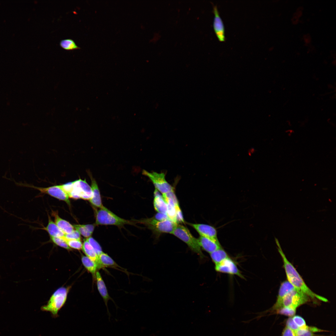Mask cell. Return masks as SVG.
I'll list each match as a JSON object with an SVG mask.
<instances>
[{
    "label": "cell",
    "mask_w": 336,
    "mask_h": 336,
    "mask_svg": "<svg viewBox=\"0 0 336 336\" xmlns=\"http://www.w3.org/2000/svg\"><path fill=\"white\" fill-rule=\"evenodd\" d=\"M286 326L293 331L294 332L299 328L293 321L292 317H289L286 321Z\"/></svg>",
    "instance_id": "obj_34"
},
{
    "label": "cell",
    "mask_w": 336,
    "mask_h": 336,
    "mask_svg": "<svg viewBox=\"0 0 336 336\" xmlns=\"http://www.w3.org/2000/svg\"><path fill=\"white\" fill-rule=\"evenodd\" d=\"M93 195L91 186L85 179H81L72 181V190L68 194L69 197L74 199L81 198L89 200L92 198Z\"/></svg>",
    "instance_id": "obj_6"
},
{
    "label": "cell",
    "mask_w": 336,
    "mask_h": 336,
    "mask_svg": "<svg viewBox=\"0 0 336 336\" xmlns=\"http://www.w3.org/2000/svg\"><path fill=\"white\" fill-rule=\"evenodd\" d=\"M214 16L213 21V28L218 40L221 42L225 41V27L223 22L218 12L217 6L213 5Z\"/></svg>",
    "instance_id": "obj_12"
},
{
    "label": "cell",
    "mask_w": 336,
    "mask_h": 336,
    "mask_svg": "<svg viewBox=\"0 0 336 336\" xmlns=\"http://www.w3.org/2000/svg\"><path fill=\"white\" fill-rule=\"evenodd\" d=\"M292 317L293 321L299 328H304L307 326L305 320L301 316L294 315Z\"/></svg>",
    "instance_id": "obj_32"
},
{
    "label": "cell",
    "mask_w": 336,
    "mask_h": 336,
    "mask_svg": "<svg viewBox=\"0 0 336 336\" xmlns=\"http://www.w3.org/2000/svg\"><path fill=\"white\" fill-rule=\"evenodd\" d=\"M310 299L306 294L295 288L284 297L282 307H288L296 310L298 306L308 302Z\"/></svg>",
    "instance_id": "obj_7"
},
{
    "label": "cell",
    "mask_w": 336,
    "mask_h": 336,
    "mask_svg": "<svg viewBox=\"0 0 336 336\" xmlns=\"http://www.w3.org/2000/svg\"><path fill=\"white\" fill-rule=\"evenodd\" d=\"M282 336H296V335L293 331L286 326L282 332Z\"/></svg>",
    "instance_id": "obj_36"
},
{
    "label": "cell",
    "mask_w": 336,
    "mask_h": 336,
    "mask_svg": "<svg viewBox=\"0 0 336 336\" xmlns=\"http://www.w3.org/2000/svg\"><path fill=\"white\" fill-rule=\"evenodd\" d=\"M134 222L144 225L155 233L172 234L178 224L170 219L158 221L153 217L141 220H133Z\"/></svg>",
    "instance_id": "obj_4"
},
{
    "label": "cell",
    "mask_w": 336,
    "mask_h": 336,
    "mask_svg": "<svg viewBox=\"0 0 336 336\" xmlns=\"http://www.w3.org/2000/svg\"><path fill=\"white\" fill-rule=\"evenodd\" d=\"M42 193L47 194L50 196L64 201L68 204L70 205L69 197L64 191L61 185H54L46 188L34 187Z\"/></svg>",
    "instance_id": "obj_11"
},
{
    "label": "cell",
    "mask_w": 336,
    "mask_h": 336,
    "mask_svg": "<svg viewBox=\"0 0 336 336\" xmlns=\"http://www.w3.org/2000/svg\"><path fill=\"white\" fill-rule=\"evenodd\" d=\"M295 288L288 281L283 282L280 286L276 301L270 309V311H276L281 308L284 297L287 294Z\"/></svg>",
    "instance_id": "obj_14"
},
{
    "label": "cell",
    "mask_w": 336,
    "mask_h": 336,
    "mask_svg": "<svg viewBox=\"0 0 336 336\" xmlns=\"http://www.w3.org/2000/svg\"><path fill=\"white\" fill-rule=\"evenodd\" d=\"M51 240L55 244L67 250L71 248L67 245L65 241L61 238L50 237Z\"/></svg>",
    "instance_id": "obj_31"
},
{
    "label": "cell",
    "mask_w": 336,
    "mask_h": 336,
    "mask_svg": "<svg viewBox=\"0 0 336 336\" xmlns=\"http://www.w3.org/2000/svg\"><path fill=\"white\" fill-rule=\"evenodd\" d=\"M52 215L54 217L55 223L65 234L70 233L74 230L73 225L60 217L58 212L52 211Z\"/></svg>",
    "instance_id": "obj_19"
},
{
    "label": "cell",
    "mask_w": 336,
    "mask_h": 336,
    "mask_svg": "<svg viewBox=\"0 0 336 336\" xmlns=\"http://www.w3.org/2000/svg\"><path fill=\"white\" fill-rule=\"evenodd\" d=\"M44 229L48 232L50 237L61 238L65 236V234L52 220L49 215L48 224Z\"/></svg>",
    "instance_id": "obj_21"
},
{
    "label": "cell",
    "mask_w": 336,
    "mask_h": 336,
    "mask_svg": "<svg viewBox=\"0 0 336 336\" xmlns=\"http://www.w3.org/2000/svg\"><path fill=\"white\" fill-rule=\"evenodd\" d=\"M153 205L155 210L158 212L167 214V204L162 195H161L159 191L156 189L154 191Z\"/></svg>",
    "instance_id": "obj_20"
},
{
    "label": "cell",
    "mask_w": 336,
    "mask_h": 336,
    "mask_svg": "<svg viewBox=\"0 0 336 336\" xmlns=\"http://www.w3.org/2000/svg\"><path fill=\"white\" fill-rule=\"evenodd\" d=\"M167 206V214L169 219L178 224L176 216V209L180 207L174 189L162 195Z\"/></svg>",
    "instance_id": "obj_9"
},
{
    "label": "cell",
    "mask_w": 336,
    "mask_h": 336,
    "mask_svg": "<svg viewBox=\"0 0 336 336\" xmlns=\"http://www.w3.org/2000/svg\"><path fill=\"white\" fill-rule=\"evenodd\" d=\"M69 289L68 287L59 288L53 294L47 304L41 307V310L50 312L54 318L58 317L59 311L66 301Z\"/></svg>",
    "instance_id": "obj_2"
},
{
    "label": "cell",
    "mask_w": 336,
    "mask_h": 336,
    "mask_svg": "<svg viewBox=\"0 0 336 336\" xmlns=\"http://www.w3.org/2000/svg\"><path fill=\"white\" fill-rule=\"evenodd\" d=\"M65 237L68 239L81 240V234L77 230H74L72 233L65 234Z\"/></svg>",
    "instance_id": "obj_33"
},
{
    "label": "cell",
    "mask_w": 336,
    "mask_h": 336,
    "mask_svg": "<svg viewBox=\"0 0 336 336\" xmlns=\"http://www.w3.org/2000/svg\"><path fill=\"white\" fill-rule=\"evenodd\" d=\"M88 174L91 181V187L93 192L92 198L89 200L91 204L94 207L99 208L102 206L100 191L97 183L95 180L93 178L90 172H87Z\"/></svg>",
    "instance_id": "obj_17"
},
{
    "label": "cell",
    "mask_w": 336,
    "mask_h": 336,
    "mask_svg": "<svg viewBox=\"0 0 336 336\" xmlns=\"http://www.w3.org/2000/svg\"><path fill=\"white\" fill-rule=\"evenodd\" d=\"M188 224L194 228L200 236L217 240V231L216 228L212 226L203 224Z\"/></svg>",
    "instance_id": "obj_13"
},
{
    "label": "cell",
    "mask_w": 336,
    "mask_h": 336,
    "mask_svg": "<svg viewBox=\"0 0 336 336\" xmlns=\"http://www.w3.org/2000/svg\"><path fill=\"white\" fill-rule=\"evenodd\" d=\"M74 228L77 231L83 236L88 238L91 236L92 234L89 232L83 225L75 224L73 225Z\"/></svg>",
    "instance_id": "obj_30"
},
{
    "label": "cell",
    "mask_w": 336,
    "mask_h": 336,
    "mask_svg": "<svg viewBox=\"0 0 336 336\" xmlns=\"http://www.w3.org/2000/svg\"><path fill=\"white\" fill-rule=\"evenodd\" d=\"M172 234L185 243L194 252L201 258L204 257L198 239L194 237L189 231L183 225L177 224Z\"/></svg>",
    "instance_id": "obj_5"
},
{
    "label": "cell",
    "mask_w": 336,
    "mask_h": 336,
    "mask_svg": "<svg viewBox=\"0 0 336 336\" xmlns=\"http://www.w3.org/2000/svg\"><path fill=\"white\" fill-rule=\"evenodd\" d=\"M296 311V310L289 307H282L276 312L277 314L292 317L295 315Z\"/></svg>",
    "instance_id": "obj_29"
},
{
    "label": "cell",
    "mask_w": 336,
    "mask_h": 336,
    "mask_svg": "<svg viewBox=\"0 0 336 336\" xmlns=\"http://www.w3.org/2000/svg\"><path fill=\"white\" fill-rule=\"evenodd\" d=\"M86 240L91 245L98 256H99L103 252L98 242L91 236L87 238Z\"/></svg>",
    "instance_id": "obj_28"
},
{
    "label": "cell",
    "mask_w": 336,
    "mask_h": 336,
    "mask_svg": "<svg viewBox=\"0 0 336 336\" xmlns=\"http://www.w3.org/2000/svg\"><path fill=\"white\" fill-rule=\"evenodd\" d=\"M198 240L200 247L210 254L222 247L218 240H216L201 236Z\"/></svg>",
    "instance_id": "obj_15"
},
{
    "label": "cell",
    "mask_w": 336,
    "mask_h": 336,
    "mask_svg": "<svg viewBox=\"0 0 336 336\" xmlns=\"http://www.w3.org/2000/svg\"><path fill=\"white\" fill-rule=\"evenodd\" d=\"M277 245L278 249L283 263L287 281L296 289L300 290L313 300L316 299L326 302L328 300L325 298L314 292L306 285L301 276L293 265L288 260L282 249L279 243Z\"/></svg>",
    "instance_id": "obj_1"
},
{
    "label": "cell",
    "mask_w": 336,
    "mask_h": 336,
    "mask_svg": "<svg viewBox=\"0 0 336 336\" xmlns=\"http://www.w3.org/2000/svg\"><path fill=\"white\" fill-rule=\"evenodd\" d=\"M83 225L89 232L92 234L95 227V225L86 224Z\"/></svg>",
    "instance_id": "obj_37"
},
{
    "label": "cell",
    "mask_w": 336,
    "mask_h": 336,
    "mask_svg": "<svg viewBox=\"0 0 336 336\" xmlns=\"http://www.w3.org/2000/svg\"><path fill=\"white\" fill-rule=\"evenodd\" d=\"M294 333L296 336H321L314 334L308 329L307 325L305 328H299Z\"/></svg>",
    "instance_id": "obj_27"
},
{
    "label": "cell",
    "mask_w": 336,
    "mask_h": 336,
    "mask_svg": "<svg viewBox=\"0 0 336 336\" xmlns=\"http://www.w3.org/2000/svg\"><path fill=\"white\" fill-rule=\"evenodd\" d=\"M99 258L103 267H117V264L107 254L103 252L99 256Z\"/></svg>",
    "instance_id": "obj_24"
},
{
    "label": "cell",
    "mask_w": 336,
    "mask_h": 336,
    "mask_svg": "<svg viewBox=\"0 0 336 336\" xmlns=\"http://www.w3.org/2000/svg\"><path fill=\"white\" fill-rule=\"evenodd\" d=\"M210 256L215 264L220 263L229 257L226 252L222 247L210 253Z\"/></svg>",
    "instance_id": "obj_22"
},
{
    "label": "cell",
    "mask_w": 336,
    "mask_h": 336,
    "mask_svg": "<svg viewBox=\"0 0 336 336\" xmlns=\"http://www.w3.org/2000/svg\"><path fill=\"white\" fill-rule=\"evenodd\" d=\"M153 217L158 221H163L170 219L167 214L161 212H157Z\"/></svg>",
    "instance_id": "obj_35"
},
{
    "label": "cell",
    "mask_w": 336,
    "mask_h": 336,
    "mask_svg": "<svg viewBox=\"0 0 336 336\" xmlns=\"http://www.w3.org/2000/svg\"><path fill=\"white\" fill-rule=\"evenodd\" d=\"M95 224L122 226L126 224L134 225V222L118 217L102 206L96 212Z\"/></svg>",
    "instance_id": "obj_3"
},
{
    "label": "cell",
    "mask_w": 336,
    "mask_h": 336,
    "mask_svg": "<svg viewBox=\"0 0 336 336\" xmlns=\"http://www.w3.org/2000/svg\"><path fill=\"white\" fill-rule=\"evenodd\" d=\"M142 174L150 179L155 189L161 193L162 195L174 189L173 187L166 180L165 174L164 173H158L155 172H149L144 170L142 171Z\"/></svg>",
    "instance_id": "obj_8"
},
{
    "label": "cell",
    "mask_w": 336,
    "mask_h": 336,
    "mask_svg": "<svg viewBox=\"0 0 336 336\" xmlns=\"http://www.w3.org/2000/svg\"><path fill=\"white\" fill-rule=\"evenodd\" d=\"M61 238L65 241L67 245L71 248H72L78 250L82 249V244L80 240L68 239L64 236Z\"/></svg>",
    "instance_id": "obj_26"
},
{
    "label": "cell",
    "mask_w": 336,
    "mask_h": 336,
    "mask_svg": "<svg viewBox=\"0 0 336 336\" xmlns=\"http://www.w3.org/2000/svg\"><path fill=\"white\" fill-rule=\"evenodd\" d=\"M82 249L86 256L96 264L98 268L100 269L103 268L100 263L98 256L94 249L86 239L84 240Z\"/></svg>",
    "instance_id": "obj_18"
},
{
    "label": "cell",
    "mask_w": 336,
    "mask_h": 336,
    "mask_svg": "<svg viewBox=\"0 0 336 336\" xmlns=\"http://www.w3.org/2000/svg\"><path fill=\"white\" fill-rule=\"evenodd\" d=\"M95 276L96 279L98 289L100 294L103 298L105 306L107 307V314L108 315L109 320L110 321L111 314L109 311L107 306V302L108 300L110 299V297L108 294L106 287L100 273L99 272H96Z\"/></svg>",
    "instance_id": "obj_16"
},
{
    "label": "cell",
    "mask_w": 336,
    "mask_h": 336,
    "mask_svg": "<svg viewBox=\"0 0 336 336\" xmlns=\"http://www.w3.org/2000/svg\"><path fill=\"white\" fill-rule=\"evenodd\" d=\"M59 44L62 48L66 50H70L80 49V47L77 45L75 41L71 39L62 40Z\"/></svg>",
    "instance_id": "obj_25"
},
{
    "label": "cell",
    "mask_w": 336,
    "mask_h": 336,
    "mask_svg": "<svg viewBox=\"0 0 336 336\" xmlns=\"http://www.w3.org/2000/svg\"><path fill=\"white\" fill-rule=\"evenodd\" d=\"M215 269L218 272L236 275L244 278L234 262L229 257L215 264Z\"/></svg>",
    "instance_id": "obj_10"
},
{
    "label": "cell",
    "mask_w": 336,
    "mask_h": 336,
    "mask_svg": "<svg viewBox=\"0 0 336 336\" xmlns=\"http://www.w3.org/2000/svg\"><path fill=\"white\" fill-rule=\"evenodd\" d=\"M308 329L313 333L324 331V330L317 328L315 327L308 326Z\"/></svg>",
    "instance_id": "obj_38"
},
{
    "label": "cell",
    "mask_w": 336,
    "mask_h": 336,
    "mask_svg": "<svg viewBox=\"0 0 336 336\" xmlns=\"http://www.w3.org/2000/svg\"><path fill=\"white\" fill-rule=\"evenodd\" d=\"M81 260L83 264L87 270L92 274H96L98 268L96 264L86 256L83 255Z\"/></svg>",
    "instance_id": "obj_23"
}]
</instances>
